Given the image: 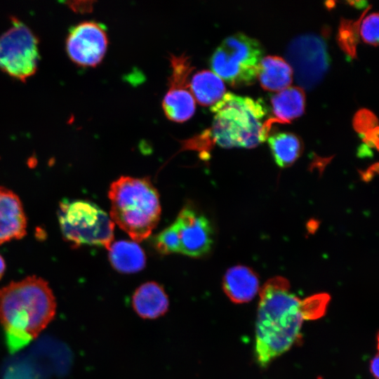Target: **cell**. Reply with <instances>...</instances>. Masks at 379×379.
<instances>
[{"label":"cell","instance_id":"obj_13","mask_svg":"<svg viewBox=\"0 0 379 379\" xmlns=\"http://www.w3.org/2000/svg\"><path fill=\"white\" fill-rule=\"evenodd\" d=\"M273 117L262 125L268 136L274 124H288L301 116L305 107V95L303 89L298 86L288 87L271 97Z\"/></svg>","mask_w":379,"mask_h":379},{"label":"cell","instance_id":"obj_22","mask_svg":"<svg viewBox=\"0 0 379 379\" xmlns=\"http://www.w3.org/2000/svg\"><path fill=\"white\" fill-rule=\"evenodd\" d=\"M359 22L344 20L338 33L339 44L349 55L355 56Z\"/></svg>","mask_w":379,"mask_h":379},{"label":"cell","instance_id":"obj_7","mask_svg":"<svg viewBox=\"0 0 379 379\" xmlns=\"http://www.w3.org/2000/svg\"><path fill=\"white\" fill-rule=\"evenodd\" d=\"M11 27L0 36V69L25 81L36 71L39 61V39L15 17Z\"/></svg>","mask_w":379,"mask_h":379},{"label":"cell","instance_id":"obj_3","mask_svg":"<svg viewBox=\"0 0 379 379\" xmlns=\"http://www.w3.org/2000/svg\"><path fill=\"white\" fill-rule=\"evenodd\" d=\"M108 197L112 220L133 240L145 239L157 226L159 195L149 178L121 176L111 184Z\"/></svg>","mask_w":379,"mask_h":379},{"label":"cell","instance_id":"obj_15","mask_svg":"<svg viewBox=\"0 0 379 379\" xmlns=\"http://www.w3.org/2000/svg\"><path fill=\"white\" fill-rule=\"evenodd\" d=\"M222 289L234 303L251 300L259 290V280L249 267L236 265L229 268L222 279Z\"/></svg>","mask_w":379,"mask_h":379},{"label":"cell","instance_id":"obj_16","mask_svg":"<svg viewBox=\"0 0 379 379\" xmlns=\"http://www.w3.org/2000/svg\"><path fill=\"white\" fill-rule=\"evenodd\" d=\"M293 72L292 67L284 59L267 55L259 63L257 78L265 90L279 91L292 83Z\"/></svg>","mask_w":379,"mask_h":379},{"label":"cell","instance_id":"obj_1","mask_svg":"<svg viewBox=\"0 0 379 379\" xmlns=\"http://www.w3.org/2000/svg\"><path fill=\"white\" fill-rule=\"evenodd\" d=\"M289 288L287 279L275 277L260 289L255 353L261 367L287 352L299 338L304 319L321 317L329 300L321 293L301 300Z\"/></svg>","mask_w":379,"mask_h":379},{"label":"cell","instance_id":"obj_9","mask_svg":"<svg viewBox=\"0 0 379 379\" xmlns=\"http://www.w3.org/2000/svg\"><path fill=\"white\" fill-rule=\"evenodd\" d=\"M170 62L169 88L163 99L162 107L169 120L182 123L192 118L195 112V100L190 90L189 78L194 67L190 58L184 54L171 55Z\"/></svg>","mask_w":379,"mask_h":379},{"label":"cell","instance_id":"obj_14","mask_svg":"<svg viewBox=\"0 0 379 379\" xmlns=\"http://www.w3.org/2000/svg\"><path fill=\"white\" fill-rule=\"evenodd\" d=\"M131 305L142 319H155L167 312L169 300L162 286L155 281H147L135 289Z\"/></svg>","mask_w":379,"mask_h":379},{"label":"cell","instance_id":"obj_23","mask_svg":"<svg viewBox=\"0 0 379 379\" xmlns=\"http://www.w3.org/2000/svg\"><path fill=\"white\" fill-rule=\"evenodd\" d=\"M362 39L373 46L378 44V14L372 13L362 21L360 27Z\"/></svg>","mask_w":379,"mask_h":379},{"label":"cell","instance_id":"obj_12","mask_svg":"<svg viewBox=\"0 0 379 379\" xmlns=\"http://www.w3.org/2000/svg\"><path fill=\"white\" fill-rule=\"evenodd\" d=\"M27 218L18 196L0 186V244L26 234Z\"/></svg>","mask_w":379,"mask_h":379},{"label":"cell","instance_id":"obj_11","mask_svg":"<svg viewBox=\"0 0 379 379\" xmlns=\"http://www.w3.org/2000/svg\"><path fill=\"white\" fill-rule=\"evenodd\" d=\"M174 222L179 233L180 253L199 258L209 253L213 243V232L204 215L187 206L180 211Z\"/></svg>","mask_w":379,"mask_h":379},{"label":"cell","instance_id":"obj_10","mask_svg":"<svg viewBox=\"0 0 379 379\" xmlns=\"http://www.w3.org/2000/svg\"><path fill=\"white\" fill-rule=\"evenodd\" d=\"M107 46L105 27L92 20L72 26L65 41L66 51L70 60L81 67H95L100 63Z\"/></svg>","mask_w":379,"mask_h":379},{"label":"cell","instance_id":"obj_5","mask_svg":"<svg viewBox=\"0 0 379 379\" xmlns=\"http://www.w3.org/2000/svg\"><path fill=\"white\" fill-rule=\"evenodd\" d=\"M58 216L62 235L72 246H98L108 249L112 243L114 224L93 202L63 199L59 204Z\"/></svg>","mask_w":379,"mask_h":379},{"label":"cell","instance_id":"obj_21","mask_svg":"<svg viewBox=\"0 0 379 379\" xmlns=\"http://www.w3.org/2000/svg\"><path fill=\"white\" fill-rule=\"evenodd\" d=\"M155 248L161 254L180 253V241L175 222L164 229L153 239Z\"/></svg>","mask_w":379,"mask_h":379},{"label":"cell","instance_id":"obj_24","mask_svg":"<svg viewBox=\"0 0 379 379\" xmlns=\"http://www.w3.org/2000/svg\"><path fill=\"white\" fill-rule=\"evenodd\" d=\"M378 365H379V358L378 354L376 355L372 359L370 364V371L375 379H378Z\"/></svg>","mask_w":379,"mask_h":379},{"label":"cell","instance_id":"obj_2","mask_svg":"<svg viewBox=\"0 0 379 379\" xmlns=\"http://www.w3.org/2000/svg\"><path fill=\"white\" fill-rule=\"evenodd\" d=\"M56 302L47 281L36 276L0 289V323L7 347L15 352L27 345L53 320Z\"/></svg>","mask_w":379,"mask_h":379},{"label":"cell","instance_id":"obj_18","mask_svg":"<svg viewBox=\"0 0 379 379\" xmlns=\"http://www.w3.org/2000/svg\"><path fill=\"white\" fill-rule=\"evenodd\" d=\"M190 86L195 101L201 106H213L225 94L223 80L208 69L195 73L191 78Z\"/></svg>","mask_w":379,"mask_h":379},{"label":"cell","instance_id":"obj_20","mask_svg":"<svg viewBox=\"0 0 379 379\" xmlns=\"http://www.w3.org/2000/svg\"><path fill=\"white\" fill-rule=\"evenodd\" d=\"M353 125L367 147L378 148V120L373 112L366 109L359 110L354 115Z\"/></svg>","mask_w":379,"mask_h":379},{"label":"cell","instance_id":"obj_4","mask_svg":"<svg viewBox=\"0 0 379 379\" xmlns=\"http://www.w3.org/2000/svg\"><path fill=\"white\" fill-rule=\"evenodd\" d=\"M211 111L214 117L209 135L220 147L252 148L267 138L262 123L267 108L260 100L226 93Z\"/></svg>","mask_w":379,"mask_h":379},{"label":"cell","instance_id":"obj_6","mask_svg":"<svg viewBox=\"0 0 379 379\" xmlns=\"http://www.w3.org/2000/svg\"><path fill=\"white\" fill-rule=\"evenodd\" d=\"M264 50L260 43L243 33L226 37L210 59L211 69L232 87L253 84Z\"/></svg>","mask_w":379,"mask_h":379},{"label":"cell","instance_id":"obj_25","mask_svg":"<svg viewBox=\"0 0 379 379\" xmlns=\"http://www.w3.org/2000/svg\"><path fill=\"white\" fill-rule=\"evenodd\" d=\"M6 270V263L3 257L0 255V279L3 277Z\"/></svg>","mask_w":379,"mask_h":379},{"label":"cell","instance_id":"obj_17","mask_svg":"<svg viewBox=\"0 0 379 379\" xmlns=\"http://www.w3.org/2000/svg\"><path fill=\"white\" fill-rule=\"evenodd\" d=\"M108 250L109 262L114 269L119 272L135 273L145 267V254L136 242L117 241L112 243Z\"/></svg>","mask_w":379,"mask_h":379},{"label":"cell","instance_id":"obj_8","mask_svg":"<svg viewBox=\"0 0 379 379\" xmlns=\"http://www.w3.org/2000/svg\"><path fill=\"white\" fill-rule=\"evenodd\" d=\"M287 58L295 70L297 81L307 88L321 79L330 62L324 41L315 34H304L293 39L287 49Z\"/></svg>","mask_w":379,"mask_h":379},{"label":"cell","instance_id":"obj_19","mask_svg":"<svg viewBox=\"0 0 379 379\" xmlns=\"http://www.w3.org/2000/svg\"><path fill=\"white\" fill-rule=\"evenodd\" d=\"M268 144L275 162L281 168L293 164L302 151L300 139L291 133L274 134L268 138Z\"/></svg>","mask_w":379,"mask_h":379}]
</instances>
